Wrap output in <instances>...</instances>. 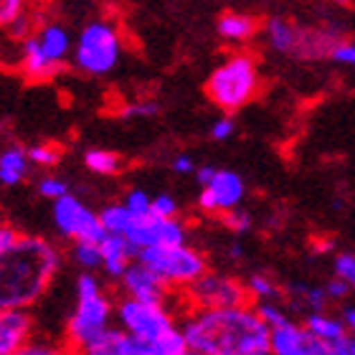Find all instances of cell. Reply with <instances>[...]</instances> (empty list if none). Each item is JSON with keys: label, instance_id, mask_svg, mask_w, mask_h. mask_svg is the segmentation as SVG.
Masks as SVG:
<instances>
[{"label": "cell", "instance_id": "obj_1", "mask_svg": "<svg viewBox=\"0 0 355 355\" xmlns=\"http://www.w3.org/2000/svg\"><path fill=\"white\" fill-rule=\"evenodd\" d=\"M188 350L203 355H266L272 333L259 312L244 307H216L185 327Z\"/></svg>", "mask_w": 355, "mask_h": 355}, {"label": "cell", "instance_id": "obj_16", "mask_svg": "<svg viewBox=\"0 0 355 355\" xmlns=\"http://www.w3.org/2000/svg\"><path fill=\"white\" fill-rule=\"evenodd\" d=\"M102 254H104V269L110 277H122L127 272V261L130 257V239L125 234H110L102 241Z\"/></svg>", "mask_w": 355, "mask_h": 355}, {"label": "cell", "instance_id": "obj_41", "mask_svg": "<svg viewBox=\"0 0 355 355\" xmlns=\"http://www.w3.org/2000/svg\"><path fill=\"white\" fill-rule=\"evenodd\" d=\"M214 178H216V171L211 168V165H203V168L196 171V180H198V185H203V188L214 183Z\"/></svg>", "mask_w": 355, "mask_h": 355}, {"label": "cell", "instance_id": "obj_40", "mask_svg": "<svg viewBox=\"0 0 355 355\" xmlns=\"http://www.w3.org/2000/svg\"><path fill=\"white\" fill-rule=\"evenodd\" d=\"M350 292V284L343 277H338V279H333L330 284H327V295L333 297V300H343V297Z\"/></svg>", "mask_w": 355, "mask_h": 355}, {"label": "cell", "instance_id": "obj_17", "mask_svg": "<svg viewBox=\"0 0 355 355\" xmlns=\"http://www.w3.org/2000/svg\"><path fill=\"white\" fill-rule=\"evenodd\" d=\"M28 160L23 148H10L0 157V180L3 185H18L23 178L28 175Z\"/></svg>", "mask_w": 355, "mask_h": 355}, {"label": "cell", "instance_id": "obj_32", "mask_svg": "<svg viewBox=\"0 0 355 355\" xmlns=\"http://www.w3.org/2000/svg\"><path fill=\"white\" fill-rule=\"evenodd\" d=\"M76 292H79V300H89V297L99 295V284L92 274H82L79 282H76Z\"/></svg>", "mask_w": 355, "mask_h": 355}, {"label": "cell", "instance_id": "obj_36", "mask_svg": "<svg viewBox=\"0 0 355 355\" xmlns=\"http://www.w3.org/2000/svg\"><path fill=\"white\" fill-rule=\"evenodd\" d=\"M18 241H21V236H18L10 226H3V229H0V254H8Z\"/></svg>", "mask_w": 355, "mask_h": 355}, {"label": "cell", "instance_id": "obj_29", "mask_svg": "<svg viewBox=\"0 0 355 355\" xmlns=\"http://www.w3.org/2000/svg\"><path fill=\"white\" fill-rule=\"evenodd\" d=\"M249 289H252V295L264 297V300H272V297L279 295V292H277V287H274V284L266 279V277H261V274L252 277V282H249Z\"/></svg>", "mask_w": 355, "mask_h": 355}, {"label": "cell", "instance_id": "obj_19", "mask_svg": "<svg viewBox=\"0 0 355 355\" xmlns=\"http://www.w3.org/2000/svg\"><path fill=\"white\" fill-rule=\"evenodd\" d=\"M304 327H307L312 335L322 338V340L330 345V350H333L335 343H340L343 338H345V327H343L340 322L330 320V318H322V315H310L307 322H304Z\"/></svg>", "mask_w": 355, "mask_h": 355}, {"label": "cell", "instance_id": "obj_44", "mask_svg": "<svg viewBox=\"0 0 355 355\" xmlns=\"http://www.w3.org/2000/svg\"><path fill=\"white\" fill-rule=\"evenodd\" d=\"M231 257H234V259H239V257H241V246H239V244H234V246H231Z\"/></svg>", "mask_w": 355, "mask_h": 355}, {"label": "cell", "instance_id": "obj_37", "mask_svg": "<svg viewBox=\"0 0 355 355\" xmlns=\"http://www.w3.org/2000/svg\"><path fill=\"white\" fill-rule=\"evenodd\" d=\"M28 26H31V18L18 15L15 21L8 23V31H10V36L13 38H28Z\"/></svg>", "mask_w": 355, "mask_h": 355}, {"label": "cell", "instance_id": "obj_5", "mask_svg": "<svg viewBox=\"0 0 355 355\" xmlns=\"http://www.w3.org/2000/svg\"><path fill=\"white\" fill-rule=\"evenodd\" d=\"M119 56V38L107 23H92L79 36L76 64L89 74H107Z\"/></svg>", "mask_w": 355, "mask_h": 355}, {"label": "cell", "instance_id": "obj_38", "mask_svg": "<svg viewBox=\"0 0 355 355\" xmlns=\"http://www.w3.org/2000/svg\"><path fill=\"white\" fill-rule=\"evenodd\" d=\"M155 112H157L155 104H130L122 114H125V117H150V114H155Z\"/></svg>", "mask_w": 355, "mask_h": 355}, {"label": "cell", "instance_id": "obj_42", "mask_svg": "<svg viewBox=\"0 0 355 355\" xmlns=\"http://www.w3.org/2000/svg\"><path fill=\"white\" fill-rule=\"evenodd\" d=\"M173 171L180 173V175H185V173H193V160H191V157L180 155L175 163H173Z\"/></svg>", "mask_w": 355, "mask_h": 355}, {"label": "cell", "instance_id": "obj_4", "mask_svg": "<svg viewBox=\"0 0 355 355\" xmlns=\"http://www.w3.org/2000/svg\"><path fill=\"white\" fill-rule=\"evenodd\" d=\"M137 261L148 264L153 272H157L165 282H193L206 272V261L198 252L188 246H142L137 254Z\"/></svg>", "mask_w": 355, "mask_h": 355}, {"label": "cell", "instance_id": "obj_7", "mask_svg": "<svg viewBox=\"0 0 355 355\" xmlns=\"http://www.w3.org/2000/svg\"><path fill=\"white\" fill-rule=\"evenodd\" d=\"M53 218H56V226L61 229V234L74 236L76 241H94V244H102L104 239L110 236V231H107V226L102 223V218L92 214L89 208H84L71 193L56 198Z\"/></svg>", "mask_w": 355, "mask_h": 355}, {"label": "cell", "instance_id": "obj_11", "mask_svg": "<svg viewBox=\"0 0 355 355\" xmlns=\"http://www.w3.org/2000/svg\"><path fill=\"white\" fill-rule=\"evenodd\" d=\"M122 282H125V289L130 292V297H135V300H140V302H145V304L163 307L165 284H168V282L157 272H153L148 264L137 261V264L127 266V272L122 274Z\"/></svg>", "mask_w": 355, "mask_h": 355}, {"label": "cell", "instance_id": "obj_28", "mask_svg": "<svg viewBox=\"0 0 355 355\" xmlns=\"http://www.w3.org/2000/svg\"><path fill=\"white\" fill-rule=\"evenodd\" d=\"M38 191H41V196H44V198L56 200V198H61V196H67L69 185L64 183V180H59V178H46V180H41Z\"/></svg>", "mask_w": 355, "mask_h": 355}, {"label": "cell", "instance_id": "obj_23", "mask_svg": "<svg viewBox=\"0 0 355 355\" xmlns=\"http://www.w3.org/2000/svg\"><path fill=\"white\" fill-rule=\"evenodd\" d=\"M76 261L82 266H99L104 264V254H102V244H94V241H79L74 249Z\"/></svg>", "mask_w": 355, "mask_h": 355}, {"label": "cell", "instance_id": "obj_14", "mask_svg": "<svg viewBox=\"0 0 355 355\" xmlns=\"http://www.w3.org/2000/svg\"><path fill=\"white\" fill-rule=\"evenodd\" d=\"M266 33H269V44L279 53H295V56H304V41H307V31L295 28L292 23L282 21V18H272L266 23Z\"/></svg>", "mask_w": 355, "mask_h": 355}, {"label": "cell", "instance_id": "obj_45", "mask_svg": "<svg viewBox=\"0 0 355 355\" xmlns=\"http://www.w3.org/2000/svg\"><path fill=\"white\" fill-rule=\"evenodd\" d=\"M353 355H355V338H353Z\"/></svg>", "mask_w": 355, "mask_h": 355}, {"label": "cell", "instance_id": "obj_20", "mask_svg": "<svg viewBox=\"0 0 355 355\" xmlns=\"http://www.w3.org/2000/svg\"><path fill=\"white\" fill-rule=\"evenodd\" d=\"M41 46H44V51L51 56L53 61H64V56H67L69 51V36L67 31L61 28V26H46L44 31H41Z\"/></svg>", "mask_w": 355, "mask_h": 355}, {"label": "cell", "instance_id": "obj_13", "mask_svg": "<svg viewBox=\"0 0 355 355\" xmlns=\"http://www.w3.org/2000/svg\"><path fill=\"white\" fill-rule=\"evenodd\" d=\"M31 320L18 310H3L0 315V353L13 355L23 348V343L28 338Z\"/></svg>", "mask_w": 355, "mask_h": 355}, {"label": "cell", "instance_id": "obj_26", "mask_svg": "<svg viewBox=\"0 0 355 355\" xmlns=\"http://www.w3.org/2000/svg\"><path fill=\"white\" fill-rule=\"evenodd\" d=\"M295 292H300V295L304 297V302L310 304L312 310H322L325 307V302H327V289L322 292V289H318V287H302V284H295Z\"/></svg>", "mask_w": 355, "mask_h": 355}, {"label": "cell", "instance_id": "obj_22", "mask_svg": "<svg viewBox=\"0 0 355 355\" xmlns=\"http://www.w3.org/2000/svg\"><path fill=\"white\" fill-rule=\"evenodd\" d=\"M84 160H87L89 171L99 173V175H110V173L119 171V157L107 150H89Z\"/></svg>", "mask_w": 355, "mask_h": 355}, {"label": "cell", "instance_id": "obj_8", "mask_svg": "<svg viewBox=\"0 0 355 355\" xmlns=\"http://www.w3.org/2000/svg\"><path fill=\"white\" fill-rule=\"evenodd\" d=\"M107 320H110V302L102 295L79 300V310L69 322V335H71V340L79 348H84L89 353L96 343L102 340V335L110 330Z\"/></svg>", "mask_w": 355, "mask_h": 355}, {"label": "cell", "instance_id": "obj_9", "mask_svg": "<svg viewBox=\"0 0 355 355\" xmlns=\"http://www.w3.org/2000/svg\"><path fill=\"white\" fill-rule=\"evenodd\" d=\"M272 353L277 355H333L330 345L322 338L312 335L307 327L292 322L272 330Z\"/></svg>", "mask_w": 355, "mask_h": 355}, {"label": "cell", "instance_id": "obj_15", "mask_svg": "<svg viewBox=\"0 0 355 355\" xmlns=\"http://www.w3.org/2000/svg\"><path fill=\"white\" fill-rule=\"evenodd\" d=\"M206 188H211V193H214L218 211H231V208L239 206V200L244 198V183L236 173L231 171L216 173L214 183L206 185Z\"/></svg>", "mask_w": 355, "mask_h": 355}, {"label": "cell", "instance_id": "obj_27", "mask_svg": "<svg viewBox=\"0 0 355 355\" xmlns=\"http://www.w3.org/2000/svg\"><path fill=\"white\" fill-rule=\"evenodd\" d=\"M335 274L343 277L350 287H355V257L353 254H340V257L335 259Z\"/></svg>", "mask_w": 355, "mask_h": 355}, {"label": "cell", "instance_id": "obj_6", "mask_svg": "<svg viewBox=\"0 0 355 355\" xmlns=\"http://www.w3.org/2000/svg\"><path fill=\"white\" fill-rule=\"evenodd\" d=\"M119 322H122L127 333H132L150 343V355H157V343L175 330L171 318L163 312V307L145 304L140 300H135V297L122 302V307H119Z\"/></svg>", "mask_w": 355, "mask_h": 355}, {"label": "cell", "instance_id": "obj_34", "mask_svg": "<svg viewBox=\"0 0 355 355\" xmlns=\"http://www.w3.org/2000/svg\"><path fill=\"white\" fill-rule=\"evenodd\" d=\"M330 59L338 61V64H350L355 67V44H338L330 53Z\"/></svg>", "mask_w": 355, "mask_h": 355}, {"label": "cell", "instance_id": "obj_10", "mask_svg": "<svg viewBox=\"0 0 355 355\" xmlns=\"http://www.w3.org/2000/svg\"><path fill=\"white\" fill-rule=\"evenodd\" d=\"M191 284L198 304H203L208 310H216V307H241L246 300L244 289L239 287L236 282L214 277V274H200L198 279H193Z\"/></svg>", "mask_w": 355, "mask_h": 355}, {"label": "cell", "instance_id": "obj_39", "mask_svg": "<svg viewBox=\"0 0 355 355\" xmlns=\"http://www.w3.org/2000/svg\"><path fill=\"white\" fill-rule=\"evenodd\" d=\"M231 132H234V122H231L229 117L218 119V122L214 125V130H211L214 140H226V137H231Z\"/></svg>", "mask_w": 355, "mask_h": 355}, {"label": "cell", "instance_id": "obj_2", "mask_svg": "<svg viewBox=\"0 0 355 355\" xmlns=\"http://www.w3.org/2000/svg\"><path fill=\"white\" fill-rule=\"evenodd\" d=\"M59 266V254L41 239H21L8 254H3V289L0 307L18 310L36 302L49 287Z\"/></svg>", "mask_w": 355, "mask_h": 355}, {"label": "cell", "instance_id": "obj_3", "mask_svg": "<svg viewBox=\"0 0 355 355\" xmlns=\"http://www.w3.org/2000/svg\"><path fill=\"white\" fill-rule=\"evenodd\" d=\"M257 84H259V79H257L254 61L249 56H234L208 76L206 94L221 110L234 112L241 110L257 94Z\"/></svg>", "mask_w": 355, "mask_h": 355}, {"label": "cell", "instance_id": "obj_35", "mask_svg": "<svg viewBox=\"0 0 355 355\" xmlns=\"http://www.w3.org/2000/svg\"><path fill=\"white\" fill-rule=\"evenodd\" d=\"M153 214L163 216V218L175 216V200H173L171 196H157V198L153 200Z\"/></svg>", "mask_w": 355, "mask_h": 355}, {"label": "cell", "instance_id": "obj_31", "mask_svg": "<svg viewBox=\"0 0 355 355\" xmlns=\"http://www.w3.org/2000/svg\"><path fill=\"white\" fill-rule=\"evenodd\" d=\"M257 312H259V318L264 320V322L272 327V330H274V327H282V325H287V322H289V320L284 318V315H282L277 307H272V304H261Z\"/></svg>", "mask_w": 355, "mask_h": 355}, {"label": "cell", "instance_id": "obj_33", "mask_svg": "<svg viewBox=\"0 0 355 355\" xmlns=\"http://www.w3.org/2000/svg\"><path fill=\"white\" fill-rule=\"evenodd\" d=\"M21 8H23V0H0V21L8 26V23L15 21L21 15Z\"/></svg>", "mask_w": 355, "mask_h": 355}, {"label": "cell", "instance_id": "obj_24", "mask_svg": "<svg viewBox=\"0 0 355 355\" xmlns=\"http://www.w3.org/2000/svg\"><path fill=\"white\" fill-rule=\"evenodd\" d=\"M125 203H127V208H130V211L135 214V218H142V216H150V214H153V200H150L142 191L127 193Z\"/></svg>", "mask_w": 355, "mask_h": 355}, {"label": "cell", "instance_id": "obj_12", "mask_svg": "<svg viewBox=\"0 0 355 355\" xmlns=\"http://www.w3.org/2000/svg\"><path fill=\"white\" fill-rule=\"evenodd\" d=\"M23 71L31 79H51L64 69V61H53L41 46V38H23Z\"/></svg>", "mask_w": 355, "mask_h": 355}, {"label": "cell", "instance_id": "obj_18", "mask_svg": "<svg viewBox=\"0 0 355 355\" xmlns=\"http://www.w3.org/2000/svg\"><path fill=\"white\" fill-rule=\"evenodd\" d=\"M218 33L229 41H244V38L257 33V18L252 15L226 13L218 18Z\"/></svg>", "mask_w": 355, "mask_h": 355}, {"label": "cell", "instance_id": "obj_30", "mask_svg": "<svg viewBox=\"0 0 355 355\" xmlns=\"http://www.w3.org/2000/svg\"><path fill=\"white\" fill-rule=\"evenodd\" d=\"M223 221H226V226L234 229V231H246L249 226H252V216L246 214V211H236V208H231V211H226Z\"/></svg>", "mask_w": 355, "mask_h": 355}, {"label": "cell", "instance_id": "obj_43", "mask_svg": "<svg viewBox=\"0 0 355 355\" xmlns=\"http://www.w3.org/2000/svg\"><path fill=\"white\" fill-rule=\"evenodd\" d=\"M345 325L355 330V310H345Z\"/></svg>", "mask_w": 355, "mask_h": 355}, {"label": "cell", "instance_id": "obj_21", "mask_svg": "<svg viewBox=\"0 0 355 355\" xmlns=\"http://www.w3.org/2000/svg\"><path fill=\"white\" fill-rule=\"evenodd\" d=\"M99 218H102V223L107 226V231L110 234H127V229L132 226L135 221V214L125 206H110L104 208L102 214H99Z\"/></svg>", "mask_w": 355, "mask_h": 355}, {"label": "cell", "instance_id": "obj_25", "mask_svg": "<svg viewBox=\"0 0 355 355\" xmlns=\"http://www.w3.org/2000/svg\"><path fill=\"white\" fill-rule=\"evenodd\" d=\"M28 157H31V163H36V165H56L61 153L56 148H49V145H36V148L28 150Z\"/></svg>", "mask_w": 355, "mask_h": 355}]
</instances>
